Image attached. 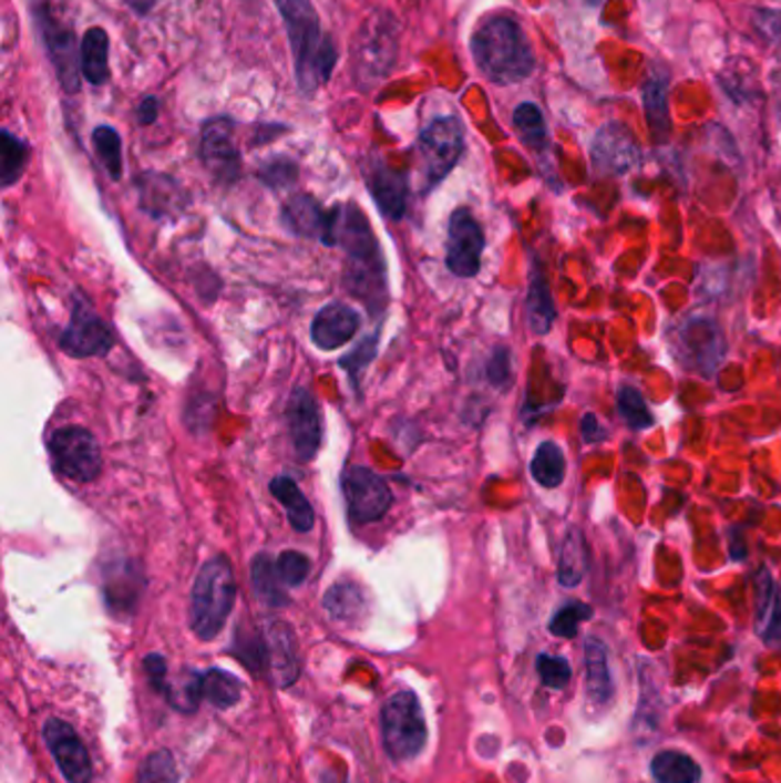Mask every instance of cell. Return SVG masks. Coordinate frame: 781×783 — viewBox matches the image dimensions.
<instances>
[{"mask_svg":"<svg viewBox=\"0 0 781 783\" xmlns=\"http://www.w3.org/2000/svg\"><path fill=\"white\" fill-rule=\"evenodd\" d=\"M332 246H342L347 253V289L379 310L388 296L383 257L358 204L332 209Z\"/></svg>","mask_w":781,"mask_h":783,"instance_id":"obj_1","label":"cell"},{"mask_svg":"<svg viewBox=\"0 0 781 783\" xmlns=\"http://www.w3.org/2000/svg\"><path fill=\"white\" fill-rule=\"evenodd\" d=\"M276 6L289 35L298 87L302 94L310 96L332 76L337 64L335 42L323 35L317 10L310 0H276Z\"/></svg>","mask_w":781,"mask_h":783,"instance_id":"obj_2","label":"cell"},{"mask_svg":"<svg viewBox=\"0 0 781 783\" xmlns=\"http://www.w3.org/2000/svg\"><path fill=\"white\" fill-rule=\"evenodd\" d=\"M472 55L480 72L497 85H514L534 72V51L512 17H493L472 35Z\"/></svg>","mask_w":781,"mask_h":783,"instance_id":"obj_3","label":"cell"},{"mask_svg":"<svg viewBox=\"0 0 781 783\" xmlns=\"http://www.w3.org/2000/svg\"><path fill=\"white\" fill-rule=\"evenodd\" d=\"M236 600L234 570L218 555L199 568L191 596V628L202 641H212L229 619Z\"/></svg>","mask_w":781,"mask_h":783,"instance_id":"obj_4","label":"cell"},{"mask_svg":"<svg viewBox=\"0 0 781 783\" xmlns=\"http://www.w3.org/2000/svg\"><path fill=\"white\" fill-rule=\"evenodd\" d=\"M353 81L362 92L379 87L392 72L399 55V25L388 12L364 19L351 51Z\"/></svg>","mask_w":781,"mask_h":783,"instance_id":"obj_5","label":"cell"},{"mask_svg":"<svg viewBox=\"0 0 781 783\" xmlns=\"http://www.w3.org/2000/svg\"><path fill=\"white\" fill-rule=\"evenodd\" d=\"M383 744L390 759L413 761L427 744L424 712L413 692L392 694L381 710Z\"/></svg>","mask_w":781,"mask_h":783,"instance_id":"obj_6","label":"cell"},{"mask_svg":"<svg viewBox=\"0 0 781 783\" xmlns=\"http://www.w3.org/2000/svg\"><path fill=\"white\" fill-rule=\"evenodd\" d=\"M465 150V133L459 117L433 120L418 138V163L424 190H431L443 182Z\"/></svg>","mask_w":781,"mask_h":783,"instance_id":"obj_7","label":"cell"},{"mask_svg":"<svg viewBox=\"0 0 781 783\" xmlns=\"http://www.w3.org/2000/svg\"><path fill=\"white\" fill-rule=\"evenodd\" d=\"M32 12H35V23L42 32L44 47L49 51V58L55 66V74L64 92L76 94L81 87V74L79 72V53H76V35L72 25L62 21L47 0H32Z\"/></svg>","mask_w":781,"mask_h":783,"instance_id":"obj_8","label":"cell"},{"mask_svg":"<svg viewBox=\"0 0 781 783\" xmlns=\"http://www.w3.org/2000/svg\"><path fill=\"white\" fill-rule=\"evenodd\" d=\"M49 452L55 470L72 482L90 484L101 474L96 437L83 426H64L51 435Z\"/></svg>","mask_w":781,"mask_h":783,"instance_id":"obj_9","label":"cell"},{"mask_svg":"<svg viewBox=\"0 0 781 783\" xmlns=\"http://www.w3.org/2000/svg\"><path fill=\"white\" fill-rule=\"evenodd\" d=\"M342 493L349 516L356 523H377L392 506V493L383 476L362 465L347 470Z\"/></svg>","mask_w":781,"mask_h":783,"instance_id":"obj_10","label":"cell"},{"mask_svg":"<svg viewBox=\"0 0 781 783\" xmlns=\"http://www.w3.org/2000/svg\"><path fill=\"white\" fill-rule=\"evenodd\" d=\"M199 158L209 169V175L223 184L232 186L242 175V154L234 145V122L227 117H216L205 122L199 135Z\"/></svg>","mask_w":781,"mask_h":783,"instance_id":"obj_11","label":"cell"},{"mask_svg":"<svg viewBox=\"0 0 781 783\" xmlns=\"http://www.w3.org/2000/svg\"><path fill=\"white\" fill-rule=\"evenodd\" d=\"M60 349L74 358L106 356L113 349L111 328L81 296L74 300V312L60 337Z\"/></svg>","mask_w":781,"mask_h":783,"instance_id":"obj_12","label":"cell"},{"mask_svg":"<svg viewBox=\"0 0 781 783\" xmlns=\"http://www.w3.org/2000/svg\"><path fill=\"white\" fill-rule=\"evenodd\" d=\"M641 161L635 135L619 122L600 126L592 143V167L598 175L615 177L626 175Z\"/></svg>","mask_w":781,"mask_h":783,"instance_id":"obj_13","label":"cell"},{"mask_svg":"<svg viewBox=\"0 0 781 783\" xmlns=\"http://www.w3.org/2000/svg\"><path fill=\"white\" fill-rule=\"evenodd\" d=\"M484 229L467 209H456L448 231V268L459 278H474L482 268Z\"/></svg>","mask_w":781,"mask_h":783,"instance_id":"obj_14","label":"cell"},{"mask_svg":"<svg viewBox=\"0 0 781 783\" xmlns=\"http://www.w3.org/2000/svg\"><path fill=\"white\" fill-rule=\"evenodd\" d=\"M44 742L66 783H90L92 761L81 735L66 722L51 718L44 724Z\"/></svg>","mask_w":781,"mask_h":783,"instance_id":"obj_15","label":"cell"},{"mask_svg":"<svg viewBox=\"0 0 781 783\" xmlns=\"http://www.w3.org/2000/svg\"><path fill=\"white\" fill-rule=\"evenodd\" d=\"M678 351L686 356V364L701 373L716 371L727 353L725 337L710 319H688L678 330Z\"/></svg>","mask_w":781,"mask_h":783,"instance_id":"obj_16","label":"cell"},{"mask_svg":"<svg viewBox=\"0 0 781 783\" xmlns=\"http://www.w3.org/2000/svg\"><path fill=\"white\" fill-rule=\"evenodd\" d=\"M291 447L298 461L308 463L321 447V413L310 390L298 388L287 405Z\"/></svg>","mask_w":781,"mask_h":783,"instance_id":"obj_17","label":"cell"},{"mask_svg":"<svg viewBox=\"0 0 781 783\" xmlns=\"http://www.w3.org/2000/svg\"><path fill=\"white\" fill-rule=\"evenodd\" d=\"M264 639V673L278 688H289L298 680V651H296V637L291 628L282 621H268L261 628Z\"/></svg>","mask_w":781,"mask_h":783,"instance_id":"obj_18","label":"cell"},{"mask_svg":"<svg viewBox=\"0 0 781 783\" xmlns=\"http://www.w3.org/2000/svg\"><path fill=\"white\" fill-rule=\"evenodd\" d=\"M282 223L289 231L302 238L332 246V212H323L321 204L310 195H294L282 209Z\"/></svg>","mask_w":781,"mask_h":783,"instance_id":"obj_19","label":"cell"},{"mask_svg":"<svg viewBox=\"0 0 781 783\" xmlns=\"http://www.w3.org/2000/svg\"><path fill=\"white\" fill-rule=\"evenodd\" d=\"M360 330V317L353 308L345 302H332L315 317L310 334L312 342L321 351H335L339 347L349 344Z\"/></svg>","mask_w":781,"mask_h":783,"instance_id":"obj_20","label":"cell"},{"mask_svg":"<svg viewBox=\"0 0 781 783\" xmlns=\"http://www.w3.org/2000/svg\"><path fill=\"white\" fill-rule=\"evenodd\" d=\"M367 184L383 216L399 220L405 214V202H409V177L405 173L388 165H373L367 175Z\"/></svg>","mask_w":781,"mask_h":783,"instance_id":"obj_21","label":"cell"},{"mask_svg":"<svg viewBox=\"0 0 781 783\" xmlns=\"http://www.w3.org/2000/svg\"><path fill=\"white\" fill-rule=\"evenodd\" d=\"M757 635L770 649H781V587L768 568L757 575Z\"/></svg>","mask_w":781,"mask_h":783,"instance_id":"obj_22","label":"cell"},{"mask_svg":"<svg viewBox=\"0 0 781 783\" xmlns=\"http://www.w3.org/2000/svg\"><path fill=\"white\" fill-rule=\"evenodd\" d=\"M145 580L141 570H135L131 562H124L120 566H113L106 575V602L109 609H113L115 615H129V611L135 609L141 600Z\"/></svg>","mask_w":781,"mask_h":783,"instance_id":"obj_23","label":"cell"},{"mask_svg":"<svg viewBox=\"0 0 781 783\" xmlns=\"http://www.w3.org/2000/svg\"><path fill=\"white\" fill-rule=\"evenodd\" d=\"M525 310H527V323L536 337H543V334L551 332V328L557 319V308H555V300H553L546 274H543V268L538 264H534V268H532Z\"/></svg>","mask_w":781,"mask_h":783,"instance_id":"obj_24","label":"cell"},{"mask_svg":"<svg viewBox=\"0 0 781 783\" xmlns=\"http://www.w3.org/2000/svg\"><path fill=\"white\" fill-rule=\"evenodd\" d=\"M141 199L145 212H150L156 218L177 214L184 207V193L175 179H169L165 175H143L141 182Z\"/></svg>","mask_w":781,"mask_h":783,"instance_id":"obj_25","label":"cell"},{"mask_svg":"<svg viewBox=\"0 0 781 783\" xmlns=\"http://www.w3.org/2000/svg\"><path fill=\"white\" fill-rule=\"evenodd\" d=\"M585 667H587V694L594 703L603 705L615 694L613 671H609L607 646L596 639L587 637L585 641Z\"/></svg>","mask_w":781,"mask_h":783,"instance_id":"obj_26","label":"cell"},{"mask_svg":"<svg viewBox=\"0 0 781 783\" xmlns=\"http://www.w3.org/2000/svg\"><path fill=\"white\" fill-rule=\"evenodd\" d=\"M589 568L587 543L580 529H568L559 546V564H557V580L562 587L573 589L583 583Z\"/></svg>","mask_w":781,"mask_h":783,"instance_id":"obj_27","label":"cell"},{"mask_svg":"<svg viewBox=\"0 0 781 783\" xmlns=\"http://www.w3.org/2000/svg\"><path fill=\"white\" fill-rule=\"evenodd\" d=\"M270 493H274L280 499V504L285 506L287 518L296 532H300V534L312 532L315 508L308 502V497L302 495V491L298 488V484L291 480V476H276V480L270 482Z\"/></svg>","mask_w":781,"mask_h":783,"instance_id":"obj_28","label":"cell"},{"mask_svg":"<svg viewBox=\"0 0 781 783\" xmlns=\"http://www.w3.org/2000/svg\"><path fill=\"white\" fill-rule=\"evenodd\" d=\"M81 70L92 85H104L111 79L109 70V35L104 28H90L81 47Z\"/></svg>","mask_w":781,"mask_h":783,"instance_id":"obj_29","label":"cell"},{"mask_svg":"<svg viewBox=\"0 0 781 783\" xmlns=\"http://www.w3.org/2000/svg\"><path fill=\"white\" fill-rule=\"evenodd\" d=\"M250 580L255 596L268 605V607H285L289 602V596L285 591V583L278 573L276 562L268 555H257L250 566Z\"/></svg>","mask_w":781,"mask_h":783,"instance_id":"obj_30","label":"cell"},{"mask_svg":"<svg viewBox=\"0 0 781 783\" xmlns=\"http://www.w3.org/2000/svg\"><path fill=\"white\" fill-rule=\"evenodd\" d=\"M530 472L534 476V482L543 488H557L564 484L566 476V456L564 450L557 445V442H541L536 447L532 463H530Z\"/></svg>","mask_w":781,"mask_h":783,"instance_id":"obj_31","label":"cell"},{"mask_svg":"<svg viewBox=\"0 0 781 783\" xmlns=\"http://www.w3.org/2000/svg\"><path fill=\"white\" fill-rule=\"evenodd\" d=\"M651 774L656 783H699L701 767L688 754L667 749L654 756Z\"/></svg>","mask_w":781,"mask_h":783,"instance_id":"obj_32","label":"cell"},{"mask_svg":"<svg viewBox=\"0 0 781 783\" xmlns=\"http://www.w3.org/2000/svg\"><path fill=\"white\" fill-rule=\"evenodd\" d=\"M199 688H202V699H207L212 705L220 710L239 703L244 692L242 680L223 669H209L205 673H199Z\"/></svg>","mask_w":781,"mask_h":783,"instance_id":"obj_33","label":"cell"},{"mask_svg":"<svg viewBox=\"0 0 781 783\" xmlns=\"http://www.w3.org/2000/svg\"><path fill=\"white\" fill-rule=\"evenodd\" d=\"M644 109H647V122L654 133V141L665 143L671 131L665 79H649V83L644 85Z\"/></svg>","mask_w":781,"mask_h":783,"instance_id":"obj_34","label":"cell"},{"mask_svg":"<svg viewBox=\"0 0 781 783\" xmlns=\"http://www.w3.org/2000/svg\"><path fill=\"white\" fill-rule=\"evenodd\" d=\"M323 605L328 615L342 624L358 621L364 615V596L353 583H339L330 587L323 598Z\"/></svg>","mask_w":781,"mask_h":783,"instance_id":"obj_35","label":"cell"},{"mask_svg":"<svg viewBox=\"0 0 781 783\" xmlns=\"http://www.w3.org/2000/svg\"><path fill=\"white\" fill-rule=\"evenodd\" d=\"M28 145L19 141L14 133L8 128L0 133V182H3V188L19 182L28 163Z\"/></svg>","mask_w":781,"mask_h":783,"instance_id":"obj_36","label":"cell"},{"mask_svg":"<svg viewBox=\"0 0 781 783\" xmlns=\"http://www.w3.org/2000/svg\"><path fill=\"white\" fill-rule=\"evenodd\" d=\"M514 126L518 131V138L534 152H543L548 147V128L543 113L534 104H521L514 111Z\"/></svg>","mask_w":781,"mask_h":783,"instance_id":"obj_37","label":"cell"},{"mask_svg":"<svg viewBox=\"0 0 781 783\" xmlns=\"http://www.w3.org/2000/svg\"><path fill=\"white\" fill-rule=\"evenodd\" d=\"M92 143L99 161L104 163L111 179H122V138L113 126H96L92 131Z\"/></svg>","mask_w":781,"mask_h":783,"instance_id":"obj_38","label":"cell"},{"mask_svg":"<svg viewBox=\"0 0 781 783\" xmlns=\"http://www.w3.org/2000/svg\"><path fill=\"white\" fill-rule=\"evenodd\" d=\"M617 408H619V415L624 418V422L635 431L651 429L656 422L647 401H644V396L637 388H628V385L621 388L617 394Z\"/></svg>","mask_w":781,"mask_h":783,"instance_id":"obj_39","label":"cell"},{"mask_svg":"<svg viewBox=\"0 0 781 783\" xmlns=\"http://www.w3.org/2000/svg\"><path fill=\"white\" fill-rule=\"evenodd\" d=\"M177 781H179L177 763L167 749H158V752L150 754L138 772V783H177Z\"/></svg>","mask_w":781,"mask_h":783,"instance_id":"obj_40","label":"cell"},{"mask_svg":"<svg viewBox=\"0 0 781 783\" xmlns=\"http://www.w3.org/2000/svg\"><path fill=\"white\" fill-rule=\"evenodd\" d=\"M592 619V607L585 602H566L555 611V617L551 619V632L564 639H571L577 635L583 621Z\"/></svg>","mask_w":781,"mask_h":783,"instance_id":"obj_41","label":"cell"},{"mask_svg":"<svg viewBox=\"0 0 781 783\" xmlns=\"http://www.w3.org/2000/svg\"><path fill=\"white\" fill-rule=\"evenodd\" d=\"M536 671H538L541 683L551 690H564L573 676L568 660H564L559 656H548V653H541L536 658Z\"/></svg>","mask_w":781,"mask_h":783,"instance_id":"obj_42","label":"cell"},{"mask_svg":"<svg viewBox=\"0 0 781 783\" xmlns=\"http://www.w3.org/2000/svg\"><path fill=\"white\" fill-rule=\"evenodd\" d=\"M296 177H298V167L287 156H276L259 167V179L268 188H289L291 184H296Z\"/></svg>","mask_w":781,"mask_h":783,"instance_id":"obj_43","label":"cell"},{"mask_svg":"<svg viewBox=\"0 0 781 783\" xmlns=\"http://www.w3.org/2000/svg\"><path fill=\"white\" fill-rule=\"evenodd\" d=\"M278 566V573L282 577V583L287 587H300L305 580H308V575H310V559L296 553V550H287L278 557L276 562Z\"/></svg>","mask_w":781,"mask_h":783,"instance_id":"obj_44","label":"cell"},{"mask_svg":"<svg viewBox=\"0 0 781 783\" xmlns=\"http://www.w3.org/2000/svg\"><path fill=\"white\" fill-rule=\"evenodd\" d=\"M373 356H377V337L371 334L369 339H364V342H360V344L351 351V356L339 360V364H342V367L351 373V379L356 381V379L360 377V371L371 362Z\"/></svg>","mask_w":781,"mask_h":783,"instance_id":"obj_45","label":"cell"},{"mask_svg":"<svg viewBox=\"0 0 781 783\" xmlns=\"http://www.w3.org/2000/svg\"><path fill=\"white\" fill-rule=\"evenodd\" d=\"M486 373H489V381L495 388H506L508 383H512V356H508L506 349L500 347L493 351Z\"/></svg>","mask_w":781,"mask_h":783,"instance_id":"obj_46","label":"cell"},{"mask_svg":"<svg viewBox=\"0 0 781 783\" xmlns=\"http://www.w3.org/2000/svg\"><path fill=\"white\" fill-rule=\"evenodd\" d=\"M145 671H147V680L154 690H158L163 697L167 694V664L165 658L158 653H152L145 658Z\"/></svg>","mask_w":781,"mask_h":783,"instance_id":"obj_47","label":"cell"},{"mask_svg":"<svg viewBox=\"0 0 781 783\" xmlns=\"http://www.w3.org/2000/svg\"><path fill=\"white\" fill-rule=\"evenodd\" d=\"M754 25L759 30V35L768 38V40H779L781 38V12H770V10H761L754 17Z\"/></svg>","mask_w":781,"mask_h":783,"instance_id":"obj_48","label":"cell"},{"mask_svg":"<svg viewBox=\"0 0 781 783\" xmlns=\"http://www.w3.org/2000/svg\"><path fill=\"white\" fill-rule=\"evenodd\" d=\"M580 431H583V440L587 442V445H600V442L607 440V431L605 426L600 424V420L592 413L583 415V422H580Z\"/></svg>","mask_w":781,"mask_h":783,"instance_id":"obj_49","label":"cell"},{"mask_svg":"<svg viewBox=\"0 0 781 783\" xmlns=\"http://www.w3.org/2000/svg\"><path fill=\"white\" fill-rule=\"evenodd\" d=\"M135 117L143 126H150L158 120V99L156 96H147L141 101V106L135 109Z\"/></svg>","mask_w":781,"mask_h":783,"instance_id":"obj_50","label":"cell"},{"mask_svg":"<svg viewBox=\"0 0 781 783\" xmlns=\"http://www.w3.org/2000/svg\"><path fill=\"white\" fill-rule=\"evenodd\" d=\"M124 3L135 12V14H147L156 6V0H124Z\"/></svg>","mask_w":781,"mask_h":783,"instance_id":"obj_51","label":"cell"}]
</instances>
